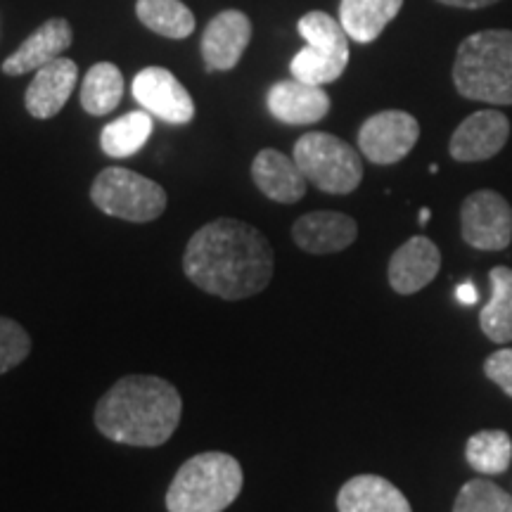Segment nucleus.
Instances as JSON below:
<instances>
[{"label": "nucleus", "instance_id": "aec40b11", "mask_svg": "<svg viewBox=\"0 0 512 512\" xmlns=\"http://www.w3.org/2000/svg\"><path fill=\"white\" fill-rule=\"evenodd\" d=\"M403 0H342L339 22L356 43H370L399 15Z\"/></svg>", "mask_w": 512, "mask_h": 512}, {"label": "nucleus", "instance_id": "1a4fd4ad", "mask_svg": "<svg viewBox=\"0 0 512 512\" xmlns=\"http://www.w3.org/2000/svg\"><path fill=\"white\" fill-rule=\"evenodd\" d=\"M420 138V124L413 114L387 110L363 121L358 131V150L373 164L387 166L401 162Z\"/></svg>", "mask_w": 512, "mask_h": 512}, {"label": "nucleus", "instance_id": "412c9836", "mask_svg": "<svg viewBox=\"0 0 512 512\" xmlns=\"http://www.w3.org/2000/svg\"><path fill=\"white\" fill-rule=\"evenodd\" d=\"M491 299L479 313V325L491 342H512V268L496 266L489 273Z\"/></svg>", "mask_w": 512, "mask_h": 512}, {"label": "nucleus", "instance_id": "f257e3e1", "mask_svg": "<svg viewBox=\"0 0 512 512\" xmlns=\"http://www.w3.org/2000/svg\"><path fill=\"white\" fill-rule=\"evenodd\" d=\"M183 271L207 294L238 302L266 290L275 256L261 230L238 219H216L190 238Z\"/></svg>", "mask_w": 512, "mask_h": 512}, {"label": "nucleus", "instance_id": "423d86ee", "mask_svg": "<svg viewBox=\"0 0 512 512\" xmlns=\"http://www.w3.org/2000/svg\"><path fill=\"white\" fill-rule=\"evenodd\" d=\"M294 162L304 178L330 195H349L363 181L358 152L332 133H306L294 145Z\"/></svg>", "mask_w": 512, "mask_h": 512}, {"label": "nucleus", "instance_id": "20e7f679", "mask_svg": "<svg viewBox=\"0 0 512 512\" xmlns=\"http://www.w3.org/2000/svg\"><path fill=\"white\" fill-rule=\"evenodd\" d=\"M242 467L228 453L209 451L192 456L176 472L166 491L169 512H223L240 496Z\"/></svg>", "mask_w": 512, "mask_h": 512}, {"label": "nucleus", "instance_id": "f3484780", "mask_svg": "<svg viewBox=\"0 0 512 512\" xmlns=\"http://www.w3.org/2000/svg\"><path fill=\"white\" fill-rule=\"evenodd\" d=\"M69 46H72V27L67 19H48L3 62V74L22 76L34 72L43 64L57 60Z\"/></svg>", "mask_w": 512, "mask_h": 512}, {"label": "nucleus", "instance_id": "9d476101", "mask_svg": "<svg viewBox=\"0 0 512 512\" xmlns=\"http://www.w3.org/2000/svg\"><path fill=\"white\" fill-rule=\"evenodd\" d=\"M133 98L145 112L166 124H188L195 117V102L169 69L147 67L133 79Z\"/></svg>", "mask_w": 512, "mask_h": 512}, {"label": "nucleus", "instance_id": "f03ea898", "mask_svg": "<svg viewBox=\"0 0 512 512\" xmlns=\"http://www.w3.org/2000/svg\"><path fill=\"white\" fill-rule=\"evenodd\" d=\"M183 401L171 382L155 375H128L95 406V427L114 444L155 448L174 437Z\"/></svg>", "mask_w": 512, "mask_h": 512}, {"label": "nucleus", "instance_id": "7ed1b4c3", "mask_svg": "<svg viewBox=\"0 0 512 512\" xmlns=\"http://www.w3.org/2000/svg\"><path fill=\"white\" fill-rule=\"evenodd\" d=\"M453 83L467 100L512 105V31L486 29L458 46Z\"/></svg>", "mask_w": 512, "mask_h": 512}, {"label": "nucleus", "instance_id": "a211bd4d", "mask_svg": "<svg viewBox=\"0 0 512 512\" xmlns=\"http://www.w3.org/2000/svg\"><path fill=\"white\" fill-rule=\"evenodd\" d=\"M252 178L268 200L294 204L306 195V178L294 157H285L278 150H261L252 162Z\"/></svg>", "mask_w": 512, "mask_h": 512}, {"label": "nucleus", "instance_id": "2eb2a0df", "mask_svg": "<svg viewBox=\"0 0 512 512\" xmlns=\"http://www.w3.org/2000/svg\"><path fill=\"white\" fill-rule=\"evenodd\" d=\"M358 226L342 211H311L292 226V240L309 254H335L354 245Z\"/></svg>", "mask_w": 512, "mask_h": 512}, {"label": "nucleus", "instance_id": "b1692460", "mask_svg": "<svg viewBox=\"0 0 512 512\" xmlns=\"http://www.w3.org/2000/svg\"><path fill=\"white\" fill-rule=\"evenodd\" d=\"M136 15L147 29L164 38H188L195 31V15L181 0H138Z\"/></svg>", "mask_w": 512, "mask_h": 512}, {"label": "nucleus", "instance_id": "dca6fc26", "mask_svg": "<svg viewBox=\"0 0 512 512\" xmlns=\"http://www.w3.org/2000/svg\"><path fill=\"white\" fill-rule=\"evenodd\" d=\"M76 79H79V67L67 57L43 64L36 69L34 81L29 83L24 105L34 119H53L55 114L67 105L69 95L74 93Z\"/></svg>", "mask_w": 512, "mask_h": 512}, {"label": "nucleus", "instance_id": "5701e85b", "mask_svg": "<svg viewBox=\"0 0 512 512\" xmlns=\"http://www.w3.org/2000/svg\"><path fill=\"white\" fill-rule=\"evenodd\" d=\"M152 133L150 112H128L124 117L114 119L100 133V147L105 155L114 159L136 155L140 147H145Z\"/></svg>", "mask_w": 512, "mask_h": 512}, {"label": "nucleus", "instance_id": "bb28decb", "mask_svg": "<svg viewBox=\"0 0 512 512\" xmlns=\"http://www.w3.org/2000/svg\"><path fill=\"white\" fill-rule=\"evenodd\" d=\"M31 354V337L17 320L0 316V375L10 373Z\"/></svg>", "mask_w": 512, "mask_h": 512}, {"label": "nucleus", "instance_id": "9b49d317", "mask_svg": "<svg viewBox=\"0 0 512 512\" xmlns=\"http://www.w3.org/2000/svg\"><path fill=\"white\" fill-rule=\"evenodd\" d=\"M510 138V121L503 112L479 110L453 131L448 152L456 162H484L496 157Z\"/></svg>", "mask_w": 512, "mask_h": 512}, {"label": "nucleus", "instance_id": "c756f323", "mask_svg": "<svg viewBox=\"0 0 512 512\" xmlns=\"http://www.w3.org/2000/svg\"><path fill=\"white\" fill-rule=\"evenodd\" d=\"M456 299L460 304H475L477 302V287L472 283H463L458 285L456 290Z\"/></svg>", "mask_w": 512, "mask_h": 512}, {"label": "nucleus", "instance_id": "39448f33", "mask_svg": "<svg viewBox=\"0 0 512 512\" xmlns=\"http://www.w3.org/2000/svg\"><path fill=\"white\" fill-rule=\"evenodd\" d=\"M299 34L306 41V48L290 62L294 79L311 86L337 81L349 64V36L342 22L328 12L313 10L299 19Z\"/></svg>", "mask_w": 512, "mask_h": 512}, {"label": "nucleus", "instance_id": "6ab92c4d", "mask_svg": "<svg viewBox=\"0 0 512 512\" xmlns=\"http://www.w3.org/2000/svg\"><path fill=\"white\" fill-rule=\"evenodd\" d=\"M339 512H413L408 498L389 479L377 475L351 477L337 494Z\"/></svg>", "mask_w": 512, "mask_h": 512}, {"label": "nucleus", "instance_id": "4468645a", "mask_svg": "<svg viewBox=\"0 0 512 512\" xmlns=\"http://www.w3.org/2000/svg\"><path fill=\"white\" fill-rule=\"evenodd\" d=\"M268 112L290 126L316 124L330 112V95L323 86H311L299 79L278 81L266 95Z\"/></svg>", "mask_w": 512, "mask_h": 512}, {"label": "nucleus", "instance_id": "393cba45", "mask_svg": "<svg viewBox=\"0 0 512 512\" xmlns=\"http://www.w3.org/2000/svg\"><path fill=\"white\" fill-rule=\"evenodd\" d=\"M467 463L482 475H501L512 463V439L503 430H482L467 439Z\"/></svg>", "mask_w": 512, "mask_h": 512}, {"label": "nucleus", "instance_id": "ddd939ff", "mask_svg": "<svg viewBox=\"0 0 512 512\" xmlns=\"http://www.w3.org/2000/svg\"><path fill=\"white\" fill-rule=\"evenodd\" d=\"M441 268V252L430 238L415 235L396 249L389 261V285L399 294H415L437 278Z\"/></svg>", "mask_w": 512, "mask_h": 512}, {"label": "nucleus", "instance_id": "6e6552de", "mask_svg": "<svg viewBox=\"0 0 512 512\" xmlns=\"http://www.w3.org/2000/svg\"><path fill=\"white\" fill-rule=\"evenodd\" d=\"M460 233L470 247L501 252L512 242V207L496 190H477L460 207Z\"/></svg>", "mask_w": 512, "mask_h": 512}, {"label": "nucleus", "instance_id": "a878e982", "mask_svg": "<svg viewBox=\"0 0 512 512\" xmlns=\"http://www.w3.org/2000/svg\"><path fill=\"white\" fill-rule=\"evenodd\" d=\"M453 512H512V496L489 479H472L460 489Z\"/></svg>", "mask_w": 512, "mask_h": 512}, {"label": "nucleus", "instance_id": "c85d7f7f", "mask_svg": "<svg viewBox=\"0 0 512 512\" xmlns=\"http://www.w3.org/2000/svg\"><path fill=\"white\" fill-rule=\"evenodd\" d=\"M441 5H451V8H463V10H479L489 8V5L501 3V0H439Z\"/></svg>", "mask_w": 512, "mask_h": 512}, {"label": "nucleus", "instance_id": "cd10ccee", "mask_svg": "<svg viewBox=\"0 0 512 512\" xmlns=\"http://www.w3.org/2000/svg\"><path fill=\"white\" fill-rule=\"evenodd\" d=\"M484 373L498 384L505 394L512 396V349H498L484 361Z\"/></svg>", "mask_w": 512, "mask_h": 512}, {"label": "nucleus", "instance_id": "0eeeda50", "mask_svg": "<svg viewBox=\"0 0 512 512\" xmlns=\"http://www.w3.org/2000/svg\"><path fill=\"white\" fill-rule=\"evenodd\" d=\"M91 200L102 214L131 223L155 221L166 209L162 185L121 166L100 171L93 181Z\"/></svg>", "mask_w": 512, "mask_h": 512}, {"label": "nucleus", "instance_id": "f8f14e48", "mask_svg": "<svg viewBox=\"0 0 512 512\" xmlns=\"http://www.w3.org/2000/svg\"><path fill=\"white\" fill-rule=\"evenodd\" d=\"M249 41H252V22L245 12L226 10L216 15L202 36V57L207 72H230L240 62Z\"/></svg>", "mask_w": 512, "mask_h": 512}, {"label": "nucleus", "instance_id": "7c9ffc66", "mask_svg": "<svg viewBox=\"0 0 512 512\" xmlns=\"http://www.w3.org/2000/svg\"><path fill=\"white\" fill-rule=\"evenodd\" d=\"M430 216H432V214H430V209H427V207H425V209H420V226H425V223L430 221Z\"/></svg>", "mask_w": 512, "mask_h": 512}, {"label": "nucleus", "instance_id": "4be33fe9", "mask_svg": "<svg viewBox=\"0 0 512 512\" xmlns=\"http://www.w3.org/2000/svg\"><path fill=\"white\" fill-rule=\"evenodd\" d=\"M124 95V76L112 62H98L81 83V107L93 117H105L119 107Z\"/></svg>", "mask_w": 512, "mask_h": 512}]
</instances>
